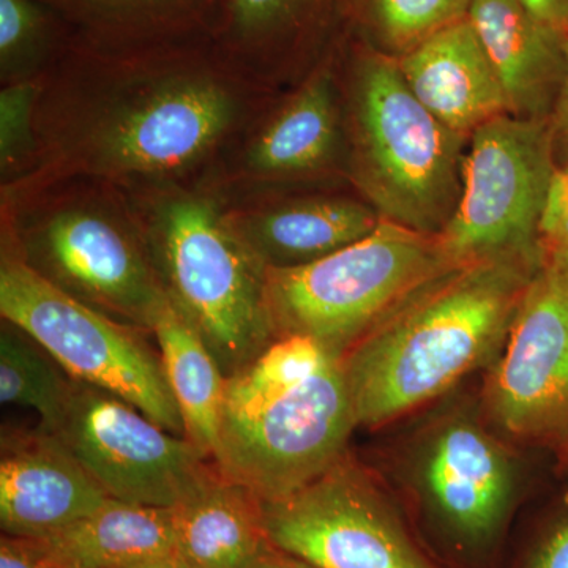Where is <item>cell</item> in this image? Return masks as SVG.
Masks as SVG:
<instances>
[{
	"label": "cell",
	"mask_w": 568,
	"mask_h": 568,
	"mask_svg": "<svg viewBox=\"0 0 568 568\" xmlns=\"http://www.w3.org/2000/svg\"><path fill=\"white\" fill-rule=\"evenodd\" d=\"M272 92L211 40L134 50L71 40L41 84L36 171L0 193L70 178L125 192L203 185L271 106Z\"/></svg>",
	"instance_id": "obj_1"
},
{
	"label": "cell",
	"mask_w": 568,
	"mask_h": 568,
	"mask_svg": "<svg viewBox=\"0 0 568 568\" xmlns=\"http://www.w3.org/2000/svg\"><path fill=\"white\" fill-rule=\"evenodd\" d=\"M544 263L496 256L457 264L396 306L342 357L357 428L398 420L491 365Z\"/></svg>",
	"instance_id": "obj_2"
},
{
	"label": "cell",
	"mask_w": 568,
	"mask_h": 568,
	"mask_svg": "<svg viewBox=\"0 0 568 568\" xmlns=\"http://www.w3.org/2000/svg\"><path fill=\"white\" fill-rule=\"evenodd\" d=\"M355 428L342 357L310 336H278L226 377L213 462L263 503L282 499L345 457Z\"/></svg>",
	"instance_id": "obj_3"
},
{
	"label": "cell",
	"mask_w": 568,
	"mask_h": 568,
	"mask_svg": "<svg viewBox=\"0 0 568 568\" xmlns=\"http://www.w3.org/2000/svg\"><path fill=\"white\" fill-rule=\"evenodd\" d=\"M0 220L2 248L44 282L151 332L166 294L129 192L100 179H59L0 193Z\"/></svg>",
	"instance_id": "obj_4"
},
{
	"label": "cell",
	"mask_w": 568,
	"mask_h": 568,
	"mask_svg": "<svg viewBox=\"0 0 568 568\" xmlns=\"http://www.w3.org/2000/svg\"><path fill=\"white\" fill-rule=\"evenodd\" d=\"M129 194L168 301L203 336L224 377L233 376L276 338L267 271L235 235L211 186Z\"/></svg>",
	"instance_id": "obj_5"
},
{
	"label": "cell",
	"mask_w": 568,
	"mask_h": 568,
	"mask_svg": "<svg viewBox=\"0 0 568 568\" xmlns=\"http://www.w3.org/2000/svg\"><path fill=\"white\" fill-rule=\"evenodd\" d=\"M354 179L383 219L437 235L463 190V134L414 95L398 62L372 54L353 82Z\"/></svg>",
	"instance_id": "obj_6"
},
{
	"label": "cell",
	"mask_w": 568,
	"mask_h": 568,
	"mask_svg": "<svg viewBox=\"0 0 568 568\" xmlns=\"http://www.w3.org/2000/svg\"><path fill=\"white\" fill-rule=\"evenodd\" d=\"M454 264L428 235L381 220L362 241L315 263L267 268L276 338L304 335L343 357L418 287Z\"/></svg>",
	"instance_id": "obj_7"
},
{
	"label": "cell",
	"mask_w": 568,
	"mask_h": 568,
	"mask_svg": "<svg viewBox=\"0 0 568 568\" xmlns=\"http://www.w3.org/2000/svg\"><path fill=\"white\" fill-rule=\"evenodd\" d=\"M508 440L480 409L457 407L426 428L410 478L426 536L458 568H491L521 495Z\"/></svg>",
	"instance_id": "obj_8"
},
{
	"label": "cell",
	"mask_w": 568,
	"mask_h": 568,
	"mask_svg": "<svg viewBox=\"0 0 568 568\" xmlns=\"http://www.w3.org/2000/svg\"><path fill=\"white\" fill-rule=\"evenodd\" d=\"M263 525L272 544L317 568H458L349 452L306 487L263 503Z\"/></svg>",
	"instance_id": "obj_9"
},
{
	"label": "cell",
	"mask_w": 568,
	"mask_h": 568,
	"mask_svg": "<svg viewBox=\"0 0 568 568\" xmlns=\"http://www.w3.org/2000/svg\"><path fill=\"white\" fill-rule=\"evenodd\" d=\"M0 315L31 335L73 379L125 399L168 432L183 436L162 358L148 339L151 332L74 301L3 248Z\"/></svg>",
	"instance_id": "obj_10"
},
{
	"label": "cell",
	"mask_w": 568,
	"mask_h": 568,
	"mask_svg": "<svg viewBox=\"0 0 568 568\" xmlns=\"http://www.w3.org/2000/svg\"><path fill=\"white\" fill-rule=\"evenodd\" d=\"M544 119L503 114L473 132L457 211L437 234L454 264L496 256L544 263L540 224L556 166Z\"/></svg>",
	"instance_id": "obj_11"
},
{
	"label": "cell",
	"mask_w": 568,
	"mask_h": 568,
	"mask_svg": "<svg viewBox=\"0 0 568 568\" xmlns=\"http://www.w3.org/2000/svg\"><path fill=\"white\" fill-rule=\"evenodd\" d=\"M478 409L508 443L551 452L568 470V275L552 261L530 278Z\"/></svg>",
	"instance_id": "obj_12"
},
{
	"label": "cell",
	"mask_w": 568,
	"mask_h": 568,
	"mask_svg": "<svg viewBox=\"0 0 568 568\" xmlns=\"http://www.w3.org/2000/svg\"><path fill=\"white\" fill-rule=\"evenodd\" d=\"M55 436L111 499L174 508L216 465L125 399L74 379Z\"/></svg>",
	"instance_id": "obj_13"
},
{
	"label": "cell",
	"mask_w": 568,
	"mask_h": 568,
	"mask_svg": "<svg viewBox=\"0 0 568 568\" xmlns=\"http://www.w3.org/2000/svg\"><path fill=\"white\" fill-rule=\"evenodd\" d=\"M331 62L317 63L293 93L272 102L204 185L233 203L331 170L342 144L338 85Z\"/></svg>",
	"instance_id": "obj_14"
},
{
	"label": "cell",
	"mask_w": 568,
	"mask_h": 568,
	"mask_svg": "<svg viewBox=\"0 0 568 568\" xmlns=\"http://www.w3.org/2000/svg\"><path fill=\"white\" fill-rule=\"evenodd\" d=\"M111 497L54 433L2 432L0 526L3 536L43 538L88 517Z\"/></svg>",
	"instance_id": "obj_15"
},
{
	"label": "cell",
	"mask_w": 568,
	"mask_h": 568,
	"mask_svg": "<svg viewBox=\"0 0 568 568\" xmlns=\"http://www.w3.org/2000/svg\"><path fill=\"white\" fill-rule=\"evenodd\" d=\"M224 205L235 235L265 271L331 256L372 234L383 220L372 204L343 196L261 194Z\"/></svg>",
	"instance_id": "obj_16"
},
{
	"label": "cell",
	"mask_w": 568,
	"mask_h": 568,
	"mask_svg": "<svg viewBox=\"0 0 568 568\" xmlns=\"http://www.w3.org/2000/svg\"><path fill=\"white\" fill-rule=\"evenodd\" d=\"M398 67L414 95L463 136L510 114L503 84L467 18L426 37Z\"/></svg>",
	"instance_id": "obj_17"
},
{
	"label": "cell",
	"mask_w": 568,
	"mask_h": 568,
	"mask_svg": "<svg viewBox=\"0 0 568 568\" xmlns=\"http://www.w3.org/2000/svg\"><path fill=\"white\" fill-rule=\"evenodd\" d=\"M467 20L495 69L510 112L541 119L566 74L562 33L541 24L519 0H470Z\"/></svg>",
	"instance_id": "obj_18"
},
{
	"label": "cell",
	"mask_w": 568,
	"mask_h": 568,
	"mask_svg": "<svg viewBox=\"0 0 568 568\" xmlns=\"http://www.w3.org/2000/svg\"><path fill=\"white\" fill-rule=\"evenodd\" d=\"M71 40L102 50L211 40L223 0H41Z\"/></svg>",
	"instance_id": "obj_19"
},
{
	"label": "cell",
	"mask_w": 568,
	"mask_h": 568,
	"mask_svg": "<svg viewBox=\"0 0 568 568\" xmlns=\"http://www.w3.org/2000/svg\"><path fill=\"white\" fill-rule=\"evenodd\" d=\"M175 556L190 568H242L265 540L263 503L216 467L174 507Z\"/></svg>",
	"instance_id": "obj_20"
},
{
	"label": "cell",
	"mask_w": 568,
	"mask_h": 568,
	"mask_svg": "<svg viewBox=\"0 0 568 568\" xmlns=\"http://www.w3.org/2000/svg\"><path fill=\"white\" fill-rule=\"evenodd\" d=\"M327 6L328 0H223L211 41L231 65L274 91L272 82Z\"/></svg>",
	"instance_id": "obj_21"
},
{
	"label": "cell",
	"mask_w": 568,
	"mask_h": 568,
	"mask_svg": "<svg viewBox=\"0 0 568 568\" xmlns=\"http://www.w3.org/2000/svg\"><path fill=\"white\" fill-rule=\"evenodd\" d=\"M78 568H126L175 555L174 508L110 499L88 517L39 538Z\"/></svg>",
	"instance_id": "obj_22"
},
{
	"label": "cell",
	"mask_w": 568,
	"mask_h": 568,
	"mask_svg": "<svg viewBox=\"0 0 568 568\" xmlns=\"http://www.w3.org/2000/svg\"><path fill=\"white\" fill-rule=\"evenodd\" d=\"M151 332L181 413L183 436L213 459L219 446L226 377L203 336L168 297L153 317Z\"/></svg>",
	"instance_id": "obj_23"
},
{
	"label": "cell",
	"mask_w": 568,
	"mask_h": 568,
	"mask_svg": "<svg viewBox=\"0 0 568 568\" xmlns=\"http://www.w3.org/2000/svg\"><path fill=\"white\" fill-rule=\"evenodd\" d=\"M74 379L22 328L2 320L0 328V402L29 407L40 428L54 432L73 390Z\"/></svg>",
	"instance_id": "obj_24"
},
{
	"label": "cell",
	"mask_w": 568,
	"mask_h": 568,
	"mask_svg": "<svg viewBox=\"0 0 568 568\" xmlns=\"http://www.w3.org/2000/svg\"><path fill=\"white\" fill-rule=\"evenodd\" d=\"M71 36L41 0H0V82L40 80L62 58Z\"/></svg>",
	"instance_id": "obj_25"
},
{
	"label": "cell",
	"mask_w": 568,
	"mask_h": 568,
	"mask_svg": "<svg viewBox=\"0 0 568 568\" xmlns=\"http://www.w3.org/2000/svg\"><path fill=\"white\" fill-rule=\"evenodd\" d=\"M41 84L43 78L0 89V190L26 181L39 163L36 110Z\"/></svg>",
	"instance_id": "obj_26"
},
{
	"label": "cell",
	"mask_w": 568,
	"mask_h": 568,
	"mask_svg": "<svg viewBox=\"0 0 568 568\" xmlns=\"http://www.w3.org/2000/svg\"><path fill=\"white\" fill-rule=\"evenodd\" d=\"M470 0H373L377 26L399 50L467 17Z\"/></svg>",
	"instance_id": "obj_27"
},
{
	"label": "cell",
	"mask_w": 568,
	"mask_h": 568,
	"mask_svg": "<svg viewBox=\"0 0 568 568\" xmlns=\"http://www.w3.org/2000/svg\"><path fill=\"white\" fill-rule=\"evenodd\" d=\"M517 568H568V491L537 526Z\"/></svg>",
	"instance_id": "obj_28"
},
{
	"label": "cell",
	"mask_w": 568,
	"mask_h": 568,
	"mask_svg": "<svg viewBox=\"0 0 568 568\" xmlns=\"http://www.w3.org/2000/svg\"><path fill=\"white\" fill-rule=\"evenodd\" d=\"M545 260L568 245V163L556 168L540 224Z\"/></svg>",
	"instance_id": "obj_29"
},
{
	"label": "cell",
	"mask_w": 568,
	"mask_h": 568,
	"mask_svg": "<svg viewBox=\"0 0 568 568\" xmlns=\"http://www.w3.org/2000/svg\"><path fill=\"white\" fill-rule=\"evenodd\" d=\"M0 568H78L39 538H0Z\"/></svg>",
	"instance_id": "obj_30"
},
{
	"label": "cell",
	"mask_w": 568,
	"mask_h": 568,
	"mask_svg": "<svg viewBox=\"0 0 568 568\" xmlns=\"http://www.w3.org/2000/svg\"><path fill=\"white\" fill-rule=\"evenodd\" d=\"M242 568H317L265 538Z\"/></svg>",
	"instance_id": "obj_31"
},
{
	"label": "cell",
	"mask_w": 568,
	"mask_h": 568,
	"mask_svg": "<svg viewBox=\"0 0 568 568\" xmlns=\"http://www.w3.org/2000/svg\"><path fill=\"white\" fill-rule=\"evenodd\" d=\"M541 24L552 31L568 33V0H519Z\"/></svg>",
	"instance_id": "obj_32"
},
{
	"label": "cell",
	"mask_w": 568,
	"mask_h": 568,
	"mask_svg": "<svg viewBox=\"0 0 568 568\" xmlns=\"http://www.w3.org/2000/svg\"><path fill=\"white\" fill-rule=\"evenodd\" d=\"M564 54H566V74L556 99L552 129L568 140V33L564 37Z\"/></svg>",
	"instance_id": "obj_33"
},
{
	"label": "cell",
	"mask_w": 568,
	"mask_h": 568,
	"mask_svg": "<svg viewBox=\"0 0 568 568\" xmlns=\"http://www.w3.org/2000/svg\"><path fill=\"white\" fill-rule=\"evenodd\" d=\"M126 568H190L183 562L182 559H179L178 556H164V558L148 560V562L138 564V566L126 567Z\"/></svg>",
	"instance_id": "obj_34"
},
{
	"label": "cell",
	"mask_w": 568,
	"mask_h": 568,
	"mask_svg": "<svg viewBox=\"0 0 568 568\" xmlns=\"http://www.w3.org/2000/svg\"><path fill=\"white\" fill-rule=\"evenodd\" d=\"M547 260L558 264L559 267L562 268V271L568 275V245L558 250V252L549 254Z\"/></svg>",
	"instance_id": "obj_35"
}]
</instances>
